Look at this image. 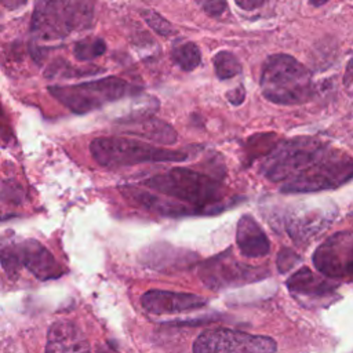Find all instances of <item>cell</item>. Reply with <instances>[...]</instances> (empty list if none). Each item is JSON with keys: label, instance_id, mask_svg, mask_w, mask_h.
<instances>
[{"label": "cell", "instance_id": "obj_2", "mask_svg": "<svg viewBox=\"0 0 353 353\" xmlns=\"http://www.w3.org/2000/svg\"><path fill=\"white\" fill-rule=\"evenodd\" d=\"M259 85L263 97L277 105H301L313 97L312 72L288 54H273L266 58Z\"/></svg>", "mask_w": 353, "mask_h": 353}, {"label": "cell", "instance_id": "obj_4", "mask_svg": "<svg viewBox=\"0 0 353 353\" xmlns=\"http://www.w3.org/2000/svg\"><path fill=\"white\" fill-rule=\"evenodd\" d=\"M353 179V157L327 148L324 153L306 170L284 181V193H312L331 190Z\"/></svg>", "mask_w": 353, "mask_h": 353}, {"label": "cell", "instance_id": "obj_26", "mask_svg": "<svg viewBox=\"0 0 353 353\" xmlns=\"http://www.w3.org/2000/svg\"><path fill=\"white\" fill-rule=\"evenodd\" d=\"M142 17L145 19V22L159 34L161 36H170L174 33V26L160 14H157L156 11L152 10H146L142 12Z\"/></svg>", "mask_w": 353, "mask_h": 353}, {"label": "cell", "instance_id": "obj_18", "mask_svg": "<svg viewBox=\"0 0 353 353\" xmlns=\"http://www.w3.org/2000/svg\"><path fill=\"white\" fill-rule=\"evenodd\" d=\"M196 259L197 255L192 251L175 248L167 244H156L146 251V255L142 261L148 266L157 269L159 272H164L188 269L196 263Z\"/></svg>", "mask_w": 353, "mask_h": 353}, {"label": "cell", "instance_id": "obj_14", "mask_svg": "<svg viewBox=\"0 0 353 353\" xmlns=\"http://www.w3.org/2000/svg\"><path fill=\"white\" fill-rule=\"evenodd\" d=\"M121 193L131 203L161 216H188L203 214L197 207L179 200H172L164 194L150 193L137 186H124L121 188Z\"/></svg>", "mask_w": 353, "mask_h": 353}, {"label": "cell", "instance_id": "obj_5", "mask_svg": "<svg viewBox=\"0 0 353 353\" xmlns=\"http://www.w3.org/2000/svg\"><path fill=\"white\" fill-rule=\"evenodd\" d=\"M124 79L109 76L72 85H50L48 92L70 112L84 114L134 92Z\"/></svg>", "mask_w": 353, "mask_h": 353}, {"label": "cell", "instance_id": "obj_33", "mask_svg": "<svg viewBox=\"0 0 353 353\" xmlns=\"http://www.w3.org/2000/svg\"><path fill=\"white\" fill-rule=\"evenodd\" d=\"M28 0H0V3L8 10H17L26 4Z\"/></svg>", "mask_w": 353, "mask_h": 353}, {"label": "cell", "instance_id": "obj_17", "mask_svg": "<svg viewBox=\"0 0 353 353\" xmlns=\"http://www.w3.org/2000/svg\"><path fill=\"white\" fill-rule=\"evenodd\" d=\"M236 244L245 258H262L270 251V241L256 219L244 214L236 226Z\"/></svg>", "mask_w": 353, "mask_h": 353}, {"label": "cell", "instance_id": "obj_13", "mask_svg": "<svg viewBox=\"0 0 353 353\" xmlns=\"http://www.w3.org/2000/svg\"><path fill=\"white\" fill-rule=\"evenodd\" d=\"M141 305L150 314H172L201 309L207 299L190 292L149 290L141 296Z\"/></svg>", "mask_w": 353, "mask_h": 353}, {"label": "cell", "instance_id": "obj_21", "mask_svg": "<svg viewBox=\"0 0 353 353\" xmlns=\"http://www.w3.org/2000/svg\"><path fill=\"white\" fill-rule=\"evenodd\" d=\"M172 61L185 72H190L200 65L201 52L197 44L192 41H186L183 44H178L171 51Z\"/></svg>", "mask_w": 353, "mask_h": 353}, {"label": "cell", "instance_id": "obj_16", "mask_svg": "<svg viewBox=\"0 0 353 353\" xmlns=\"http://www.w3.org/2000/svg\"><path fill=\"white\" fill-rule=\"evenodd\" d=\"M287 288L301 302H319L325 301L330 295H334L335 285L325 279L313 273L309 268L296 270L287 280Z\"/></svg>", "mask_w": 353, "mask_h": 353}, {"label": "cell", "instance_id": "obj_32", "mask_svg": "<svg viewBox=\"0 0 353 353\" xmlns=\"http://www.w3.org/2000/svg\"><path fill=\"white\" fill-rule=\"evenodd\" d=\"M234 3L244 11H254L259 8L265 3V0H234Z\"/></svg>", "mask_w": 353, "mask_h": 353}, {"label": "cell", "instance_id": "obj_11", "mask_svg": "<svg viewBox=\"0 0 353 353\" xmlns=\"http://www.w3.org/2000/svg\"><path fill=\"white\" fill-rule=\"evenodd\" d=\"M312 261L325 277L353 276V233L345 230L334 233L314 250Z\"/></svg>", "mask_w": 353, "mask_h": 353}, {"label": "cell", "instance_id": "obj_34", "mask_svg": "<svg viewBox=\"0 0 353 353\" xmlns=\"http://www.w3.org/2000/svg\"><path fill=\"white\" fill-rule=\"evenodd\" d=\"M327 1H330V0H309V3H310L312 6H314V7H320V6L325 4Z\"/></svg>", "mask_w": 353, "mask_h": 353}, {"label": "cell", "instance_id": "obj_15", "mask_svg": "<svg viewBox=\"0 0 353 353\" xmlns=\"http://www.w3.org/2000/svg\"><path fill=\"white\" fill-rule=\"evenodd\" d=\"M46 353H90V343L79 325L59 320L48 330Z\"/></svg>", "mask_w": 353, "mask_h": 353}, {"label": "cell", "instance_id": "obj_9", "mask_svg": "<svg viewBox=\"0 0 353 353\" xmlns=\"http://www.w3.org/2000/svg\"><path fill=\"white\" fill-rule=\"evenodd\" d=\"M336 214L338 208L331 201L301 203L285 214L284 229L295 243H309L334 222Z\"/></svg>", "mask_w": 353, "mask_h": 353}, {"label": "cell", "instance_id": "obj_22", "mask_svg": "<svg viewBox=\"0 0 353 353\" xmlns=\"http://www.w3.org/2000/svg\"><path fill=\"white\" fill-rule=\"evenodd\" d=\"M76 32L90 29L95 17L97 0H69Z\"/></svg>", "mask_w": 353, "mask_h": 353}, {"label": "cell", "instance_id": "obj_10", "mask_svg": "<svg viewBox=\"0 0 353 353\" xmlns=\"http://www.w3.org/2000/svg\"><path fill=\"white\" fill-rule=\"evenodd\" d=\"M72 32L76 26L69 0H37L30 21L34 41L62 40Z\"/></svg>", "mask_w": 353, "mask_h": 353}, {"label": "cell", "instance_id": "obj_7", "mask_svg": "<svg viewBox=\"0 0 353 353\" xmlns=\"http://www.w3.org/2000/svg\"><path fill=\"white\" fill-rule=\"evenodd\" d=\"M277 343L272 336L250 332L212 328L203 331L193 342V353H276Z\"/></svg>", "mask_w": 353, "mask_h": 353}, {"label": "cell", "instance_id": "obj_1", "mask_svg": "<svg viewBox=\"0 0 353 353\" xmlns=\"http://www.w3.org/2000/svg\"><path fill=\"white\" fill-rule=\"evenodd\" d=\"M143 186L167 197L197 207L203 214H218L228 207L226 190L218 179L189 168H171L145 179Z\"/></svg>", "mask_w": 353, "mask_h": 353}, {"label": "cell", "instance_id": "obj_8", "mask_svg": "<svg viewBox=\"0 0 353 353\" xmlns=\"http://www.w3.org/2000/svg\"><path fill=\"white\" fill-rule=\"evenodd\" d=\"M268 274L269 272L265 268L251 266L234 259L230 250L207 259L199 270L203 284L215 291L255 283L268 277Z\"/></svg>", "mask_w": 353, "mask_h": 353}, {"label": "cell", "instance_id": "obj_3", "mask_svg": "<svg viewBox=\"0 0 353 353\" xmlns=\"http://www.w3.org/2000/svg\"><path fill=\"white\" fill-rule=\"evenodd\" d=\"M94 160L108 168L128 167L143 163L183 161L189 157L185 150L159 148L138 139L123 137H101L90 143Z\"/></svg>", "mask_w": 353, "mask_h": 353}, {"label": "cell", "instance_id": "obj_12", "mask_svg": "<svg viewBox=\"0 0 353 353\" xmlns=\"http://www.w3.org/2000/svg\"><path fill=\"white\" fill-rule=\"evenodd\" d=\"M15 251L19 266L26 268L41 281L58 279L65 273V269L52 254L34 239L15 241Z\"/></svg>", "mask_w": 353, "mask_h": 353}, {"label": "cell", "instance_id": "obj_20", "mask_svg": "<svg viewBox=\"0 0 353 353\" xmlns=\"http://www.w3.org/2000/svg\"><path fill=\"white\" fill-rule=\"evenodd\" d=\"M103 69L98 68L97 65H88V68H73L70 63L57 59L54 61L46 70L47 79H54V77H65V79H73V77H83V76H91V74H98Z\"/></svg>", "mask_w": 353, "mask_h": 353}, {"label": "cell", "instance_id": "obj_25", "mask_svg": "<svg viewBox=\"0 0 353 353\" xmlns=\"http://www.w3.org/2000/svg\"><path fill=\"white\" fill-rule=\"evenodd\" d=\"M274 138H276L274 134H261V135L251 137L247 145V157L250 160H254L263 154L268 156L272 152V149L276 146Z\"/></svg>", "mask_w": 353, "mask_h": 353}, {"label": "cell", "instance_id": "obj_27", "mask_svg": "<svg viewBox=\"0 0 353 353\" xmlns=\"http://www.w3.org/2000/svg\"><path fill=\"white\" fill-rule=\"evenodd\" d=\"M299 262V256L290 248L284 247L279 251L277 254V259H276V263H277V269L279 272L284 273L287 272L288 269H291L292 266H295V263Z\"/></svg>", "mask_w": 353, "mask_h": 353}, {"label": "cell", "instance_id": "obj_23", "mask_svg": "<svg viewBox=\"0 0 353 353\" xmlns=\"http://www.w3.org/2000/svg\"><path fill=\"white\" fill-rule=\"evenodd\" d=\"M212 62H214L215 74L219 80L232 79L236 74H239L241 70V65H240V61L237 59V57L233 52L226 51V50L218 51L214 55Z\"/></svg>", "mask_w": 353, "mask_h": 353}, {"label": "cell", "instance_id": "obj_19", "mask_svg": "<svg viewBox=\"0 0 353 353\" xmlns=\"http://www.w3.org/2000/svg\"><path fill=\"white\" fill-rule=\"evenodd\" d=\"M123 131L161 145H172L176 142V131L174 127L154 117L139 116L128 119L123 121Z\"/></svg>", "mask_w": 353, "mask_h": 353}, {"label": "cell", "instance_id": "obj_36", "mask_svg": "<svg viewBox=\"0 0 353 353\" xmlns=\"http://www.w3.org/2000/svg\"><path fill=\"white\" fill-rule=\"evenodd\" d=\"M103 353H114V352H113V350H105Z\"/></svg>", "mask_w": 353, "mask_h": 353}, {"label": "cell", "instance_id": "obj_30", "mask_svg": "<svg viewBox=\"0 0 353 353\" xmlns=\"http://www.w3.org/2000/svg\"><path fill=\"white\" fill-rule=\"evenodd\" d=\"M226 98L233 105H241L245 98V90L243 88V85H239L234 90L226 92Z\"/></svg>", "mask_w": 353, "mask_h": 353}, {"label": "cell", "instance_id": "obj_28", "mask_svg": "<svg viewBox=\"0 0 353 353\" xmlns=\"http://www.w3.org/2000/svg\"><path fill=\"white\" fill-rule=\"evenodd\" d=\"M197 6L211 17H219L226 10V0H194Z\"/></svg>", "mask_w": 353, "mask_h": 353}, {"label": "cell", "instance_id": "obj_35", "mask_svg": "<svg viewBox=\"0 0 353 353\" xmlns=\"http://www.w3.org/2000/svg\"><path fill=\"white\" fill-rule=\"evenodd\" d=\"M8 216H10V215H4V216H3V214H1V212H0V221H3V219H6V218H8Z\"/></svg>", "mask_w": 353, "mask_h": 353}, {"label": "cell", "instance_id": "obj_29", "mask_svg": "<svg viewBox=\"0 0 353 353\" xmlns=\"http://www.w3.org/2000/svg\"><path fill=\"white\" fill-rule=\"evenodd\" d=\"M0 137L4 141H10L12 138V130L10 127V121L7 114L4 113L1 105H0Z\"/></svg>", "mask_w": 353, "mask_h": 353}, {"label": "cell", "instance_id": "obj_24", "mask_svg": "<svg viewBox=\"0 0 353 353\" xmlns=\"http://www.w3.org/2000/svg\"><path fill=\"white\" fill-rule=\"evenodd\" d=\"M106 51V43L99 37H84L79 40L73 47V55L80 62H88L103 55Z\"/></svg>", "mask_w": 353, "mask_h": 353}, {"label": "cell", "instance_id": "obj_31", "mask_svg": "<svg viewBox=\"0 0 353 353\" xmlns=\"http://www.w3.org/2000/svg\"><path fill=\"white\" fill-rule=\"evenodd\" d=\"M343 85L346 87V90L353 92V57L346 65V69L343 73Z\"/></svg>", "mask_w": 353, "mask_h": 353}, {"label": "cell", "instance_id": "obj_6", "mask_svg": "<svg viewBox=\"0 0 353 353\" xmlns=\"http://www.w3.org/2000/svg\"><path fill=\"white\" fill-rule=\"evenodd\" d=\"M328 148L313 137H296L276 145L261 165L270 182H284L312 165Z\"/></svg>", "mask_w": 353, "mask_h": 353}]
</instances>
